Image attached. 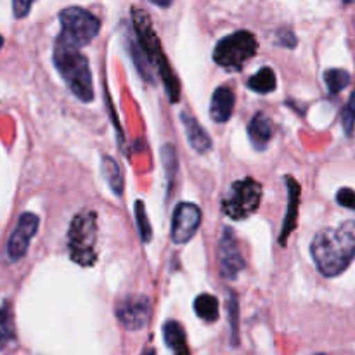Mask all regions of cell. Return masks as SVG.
Returning <instances> with one entry per match:
<instances>
[{
    "instance_id": "cell-26",
    "label": "cell",
    "mask_w": 355,
    "mask_h": 355,
    "mask_svg": "<svg viewBox=\"0 0 355 355\" xmlns=\"http://www.w3.org/2000/svg\"><path fill=\"white\" fill-rule=\"evenodd\" d=\"M336 201H338L342 207L349 208V210H355V191L350 189V187H343V189H340L338 194H336Z\"/></svg>"
},
{
    "instance_id": "cell-6",
    "label": "cell",
    "mask_w": 355,
    "mask_h": 355,
    "mask_svg": "<svg viewBox=\"0 0 355 355\" xmlns=\"http://www.w3.org/2000/svg\"><path fill=\"white\" fill-rule=\"evenodd\" d=\"M255 35L246 30H239L236 33H231L225 38H222L215 45L214 61L220 68L229 69V71H239L245 66V62L255 55Z\"/></svg>"
},
{
    "instance_id": "cell-25",
    "label": "cell",
    "mask_w": 355,
    "mask_h": 355,
    "mask_svg": "<svg viewBox=\"0 0 355 355\" xmlns=\"http://www.w3.org/2000/svg\"><path fill=\"white\" fill-rule=\"evenodd\" d=\"M342 120H343V128H345V134L352 135L354 127H355V90L352 92V96H350L345 110H343Z\"/></svg>"
},
{
    "instance_id": "cell-21",
    "label": "cell",
    "mask_w": 355,
    "mask_h": 355,
    "mask_svg": "<svg viewBox=\"0 0 355 355\" xmlns=\"http://www.w3.org/2000/svg\"><path fill=\"white\" fill-rule=\"evenodd\" d=\"M14 338V322L9 305L0 307V350L6 349Z\"/></svg>"
},
{
    "instance_id": "cell-15",
    "label": "cell",
    "mask_w": 355,
    "mask_h": 355,
    "mask_svg": "<svg viewBox=\"0 0 355 355\" xmlns=\"http://www.w3.org/2000/svg\"><path fill=\"white\" fill-rule=\"evenodd\" d=\"M163 338H165L166 347L175 354H189V347H187L186 331H184L182 324L177 321H166L163 324Z\"/></svg>"
},
{
    "instance_id": "cell-12",
    "label": "cell",
    "mask_w": 355,
    "mask_h": 355,
    "mask_svg": "<svg viewBox=\"0 0 355 355\" xmlns=\"http://www.w3.org/2000/svg\"><path fill=\"white\" fill-rule=\"evenodd\" d=\"M286 186H288V211L284 217L283 232H281V245L284 246L288 236L293 232L295 225H297L298 218V203H300V184L293 179V177H286Z\"/></svg>"
},
{
    "instance_id": "cell-31",
    "label": "cell",
    "mask_w": 355,
    "mask_h": 355,
    "mask_svg": "<svg viewBox=\"0 0 355 355\" xmlns=\"http://www.w3.org/2000/svg\"><path fill=\"white\" fill-rule=\"evenodd\" d=\"M2 45H3V38L0 37V49H2Z\"/></svg>"
},
{
    "instance_id": "cell-18",
    "label": "cell",
    "mask_w": 355,
    "mask_h": 355,
    "mask_svg": "<svg viewBox=\"0 0 355 355\" xmlns=\"http://www.w3.org/2000/svg\"><path fill=\"white\" fill-rule=\"evenodd\" d=\"M194 312L203 321L215 322L218 319V300L214 295H200L194 300Z\"/></svg>"
},
{
    "instance_id": "cell-8",
    "label": "cell",
    "mask_w": 355,
    "mask_h": 355,
    "mask_svg": "<svg viewBox=\"0 0 355 355\" xmlns=\"http://www.w3.org/2000/svg\"><path fill=\"white\" fill-rule=\"evenodd\" d=\"M201 224V210L194 203H179L172 218V241L186 245Z\"/></svg>"
},
{
    "instance_id": "cell-30",
    "label": "cell",
    "mask_w": 355,
    "mask_h": 355,
    "mask_svg": "<svg viewBox=\"0 0 355 355\" xmlns=\"http://www.w3.org/2000/svg\"><path fill=\"white\" fill-rule=\"evenodd\" d=\"M355 0H343V3H354Z\"/></svg>"
},
{
    "instance_id": "cell-24",
    "label": "cell",
    "mask_w": 355,
    "mask_h": 355,
    "mask_svg": "<svg viewBox=\"0 0 355 355\" xmlns=\"http://www.w3.org/2000/svg\"><path fill=\"white\" fill-rule=\"evenodd\" d=\"M162 156H163V168H165L166 177H168V187H172L173 177L175 173L179 172V163H177V155L175 149L172 146H165L162 149Z\"/></svg>"
},
{
    "instance_id": "cell-27",
    "label": "cell",
    "mask_w": 355,
    "mask_h": 355,
    "mask_svg": "<svg viewBox=\"0 0 355 355\" xmlns=\"http://www.w3.org/2000/svg\"><path fill=\"white\" fill-rule=\"evenodd\" d=\"M35 0H12V10H14V16L17 19H23L30 14L31 6H33Z\"/></svg>"
},
{
    "instance_id": "cell-4",
    "label": "cell",
    "mask_w": 355,
    "mask_h": 355,
    "mask_svg": "<svg viewBox=\"0 0 355 355\" xmlns=\"http://www.w3.org/2000/svg\"><path fill=\"white\" fill-rule=\"evenodd\" d=\"M61 21V33L59 40L83 49L97 37L101 30V21L82 7H66L59 14Z\"/></svg>"
},
{
    "instance_id": "cell-16",
    "label": "cell",
    "mask_w": 355,
    "mask_h": 355,
    "mask_svg": "<svg viewBox=\"0 0 355 355\" xmlns=\"http://www.w3.org/2000/svg\"><path fill=\"white\" fill-rule=\"evenodd\" d=\"M156 66H158L159 75H162L163 83H165V89H166V94H168L170 101H172V103H177V101L180 99L179 80H177L175 73H173L172 66H170L168 59H166V55L163 54V51L159 52L158 58H156Z\"/></svg>"
},
{
    "instance_id": "cell-14",
    "label": "cell",
    "mask_w": 355,
    "mask_h": 355,
    "mask_svg": "<svg viewBox=\"0 0 355 355\" xmlns=\"http://www.w3.org/2000/svg\"><path fill=\"white\" fill-rule=\"evenodd\" d=\"M248 135L255 149H266L272 141L274 128L269 118L263 113H257L248 125Z\"/></svg>"
},
{
    "instance_id": "cell-7",
    "label": "cell",
    "mask_w": 355,
    "mask_h": 355,
    "mask_svg": "<svg viewBox=\"0 0 355 355\" xmlns=\"http://www.w3.org/2000/svg\"><path fill=\"white\" fill-rule=\"evenodd\" d=\"M116 318L123 324V328L130 331L142 329L151 318V302L144 295L123 298L116 305Z\"/></svg>"
},
{
    "instance_id": "cell-28",
    "label": "cell",
    "mask_w": 355,
    "mask_h": 355,
    "mask_svg": "<svg viewBox=\"0 0 355 355\" xmlns=\"http://www.w3.org/2000/svg\"><path fill=\"white\" fill-rule=\"evenodd\" d=\"M279 37L283 38V42H281V44L286 45V47H295V44H297V38H295L293 31H291V30L279 31Z\"/></svg>"
},
{
    "instance_id": "cell-10",
    "label": "cell",
    "mask_w": 355,
    "mask_h": 355,
    "mask_svg": "<svg viewBox=\"0 0 355 355\" xmlns=\"http://www.w3.org/2000/svg\"><path fill=\"white\" fill-rule=\"evenodd\" d=\"M40 220L35 214H23L17 220L16 229L10 234L9 243H7V257H9L12 262L23 259L26 255L28 248H30V241L33 239V236L37 234V229Z\"/></svg>"
},
{
    "instance_id": "cell-13",
    "label": "cell",
    "mask_w": 355,
    "mask_h": 355,
    "mask_svg": "<svg viewBox=\"0 0 355 355\" xmlns=\"http://www.w3.org/2000/svg\"><path fill=\"white\" fill-rule=\"evenodd\" d=\"M234 111V94L229 87H218L211 97L210 114L215 123H227Z\"/></svg>"
},
{
    "instance_id": "cell-1",
    "label": "cell",
    "mask_w": 355,
    "mask_h": 355,
    "mask_svg": "<svg viewBox=\"0 0 355 355\" xmlns=\"http://www.w3.org/2000/svg\"><path fill=\"white\" fill-rule=\"evenodd\" d=\"M311 255L322 276H340L355 259V222L347 220L319 232L312 239Z\"/></svg>"
},
{
    "instance_id": "cell-22",
    "label": "cell",
    "mask_w": 355,
    "mask_h": 355,
    "mask_svg": "<svg viewBox=\"0 0 355 355\" xmlns=\"http://www.w3.org/2000/svg\"><path fill=\"white\" fill-rule=\"evenodd\" d=\"M135 222H137V231L141 234L142 243H149L153 238V229L148 220V214H146L144 201H135Z\"/></svg>"
},
{
    "instance_id": "cell-23",
    "label": "cell",
    "mask_w": 355,
    "mask_h": 355,
    "mask_svg": "<svg viewBox=\"0 0 355 355\" xmlns=\"http://www.w3.org/2000/svg\"><path fill=\"white\" fill-rule=\"evenodd\" d=\"M229 322H231V343L238 347L239 343V305L234 293H229L227 298Z\"/></svg>"
},
{
    "instance_id": "cell-20",
    "label": "cell",
    "mask_w": 355,
    "mask_h": 355,
    "mask_svg": "<svg viewBox=\"0 0 355 355\" xmlns=\"http://www.w3.org/2000/svg\"><path fill=\"white\" fill-rule=\"evenodd\" d=\"M324 83H326V89L331 96H336V94L342 92L343 89H347L350 83V73L345 71V69H340V68H333L328 69L324 73Z\"/></svg>"
},
{
    "instance_id": "cell-9",
    "label": "cell",
    "mask_w": 355,
    "mask_h": 355,
    "mask_svg": "<svg viewBox=\"0 0 355 355\" xmlns=\"http://www.w3.org/2000/svg\"><path fill=\"white\" fill-rule=\"evenodd\" d=\"M218 263H220V274L225 279H234L245 269V259L239 250V243L229 227L224 229L218 243Z\"/></svg>"
},
{
    "instance_id": "cell-17",
    "label": "cell",
    "mask_w": 355,
    "mask_h": 355,
    "mask_svg": "<svg viewBox=\"0 0 355 355\" xmlns=\"http://www.w3.org/2000/svg\"><path fill=\"white\" fill-rule=\"evenodd\" d=\"M101 172H103L110 189L113 191L116 196H121V194H123V175H121V170L120 166H118V163L114 162L111 156H103Z\"/></svg>"
},
{
    "instance_id": "cell-29",
    "label": "cell",
    "mask_w": 355,
    "mask_h": 355,
    "mask_svg": "<svg viewBox=\"0 0 355 355\" xmlns=\"http://www.w3.org/2000/svg\"><path fill=\"white\" fill-rule=\"evenodd\" d=\"M149 2H153L155 6H158V7H162V9H166V7H170L172 0H149Z\"/></svg>"
},
{
    "instance_id": "cell-5",
    "label": "cell",
    "mask_w": 355,
    "mask_h": 355,
    "mask_svg": "<svg viewBox=\"0 0 355 355\" xmlns=\"http://www.w3.org/2000/svg\"><path fill=\"white\" fill-rule=\"evenodd\" d=\"M262 201V186L252 177L236 180L222 198V211L232 220H243L255 214Z\"/></svg>"
},
{
    "instance_id": "cell-11",
    "label": "cell",
    "mask_w": 355,
    "mask_h": 355,
    "mask_svg": "<svg viewBox=\"0 0 355 355\" xmlns=\"http://www.w3.org/2000/svg\"><path fill=\"white\" fill-rule=\"evenodd\" d=\"M180 120H182L187 142H189L191 148L196 153H200V155H205V153L210 151L211 139L210 135L207 134V130L201 127L200 121H198L193 114L187 113V111H182V113H180Z\"/></svg>"
},
{
    "instance_id": "cell-19",
    "label": "cell",
    "mask_w": 355,
    "mask_h": 355,
    "mask_svg": "<svg viewBox=\"0 0 355 355\" xmlns=\"http://www.w3.org/2000/svg\"><path fill=\"white\" fill-rule=\"evenodd\" d=\"M276 85L277 80L272 68H262L248 80V89H252L257 94H270L276 89Z\"/></svg>"
},
{
    "instance_id": "cell-3",
    "label": "cell",
    "mask_w": 355,
    "mask_h": 355,
    "mask_svg": "<svg viewBox=\"0 0 355 355\" xmlns=\"http://www.w3.org/2000/svg\"><path fill=\"white\" fill-rule=\"evenodd\" d=\"M97 214L94 210H82L73 217L68 231V252L75 263L90 267L96 263Z\"/></svg>"
},
{
    "instance_id": "cell-2",
    "label": "cell",
    "mask_w": 355,
    "mask_h": 355,
    "mask_svg": "<svg viewBox=\"0 0 355 355\" xmlns=\"http://www.w3.org/2000/svg\"><path fill=\"white\" fill-rule=\"evenodd\" d=\"M54 64L76 99L82 103H90L94 99L92 73L89 61L78 47L58 38L54 45Z\"/></svg>"
}]
</instances>
